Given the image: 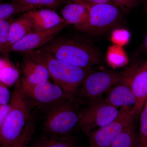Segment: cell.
Masks as SVG:
<instances>
[{
    "instance_id": "6da1fadb",
    "label": "cell",
    "mask_w": 147,
    "mask_h": 147,
    "mask_svg": "<svg viewBox=\"0 0 147 147\" xmlns=\"http://www.w3.org/2000/svg\"><path fill=\"white\" fill-rule=\"evenodd\" d=\"M24 54L26 57L44 65L54 84L63 90L71 101L74 99L79 86L82 85L90 71V69L80 68L66 63L39 49Z\"/></svg>"
},
{
    "instance_id": "7a4b0ae2",
    "label": "cell",
    "mask_w": 147,
    "mask_h": 147,
    "mask_svg": "<svg viewBox=\"0 0 147 147\" xmlns=\"http://www.w3.org/2000/svg\"><path fill=\"white\" fill-rule=\"evenodd\" d=\"M38 49L66 63L85 69H90L100 62V54L94 46L76 38L55 37Z\"/></svg>"
},
{
    "instance_id": "3957f363",
    "label": "cell",
    "mask_w": 147,
    "mask_h": 147,
    "mask_svg": "<svg viewBox=\"0 0 147 147\" xmlns=\"http://www.w3.org/2000/svg\"><path fill=\"white\" fill-rule=\"evenodd\" d=\"M10 108L0 128V146L11 147L21 136L31 117L32 105L22 89L20 79L15 84L10 98Z\"/></svg>"
},
{
    "instance_id": "277c9868",
    "label": "cell",
    "mask_w": 147,
    "mask_h": 147,
    "mask_svg": "<svg viewBox=\"0 0 147 147\" xmlns=\"http://www.w3.org/2000/svg\"><path fill=\"white\" fill-rule=\"evenodd\" d=\"M71 102L61 101L46 109L44 127L50 135L69 136L78 126L80 112L77 111Z\"/></svg>"
},
{
    "instance_id": "5b68a950",
    "label": "cell",
    "mask_w": 147,
    "mask_h": 147,
    "mask_svg": "<svg viewBox=\"0 0 147 147\" xmlns=\"http://www.w3.org/2000/svg\"><path fill=\"white\" fill-rule=\"evenodd\" d=\"M88 7V18L79 30L88 34L96 35L104 33L115 28L122 19V11L113 3L98 4Z\"/></svg>"
},
{
    "instance_id": "8992f818",
    "label": "cell",
    "mask_w": 147,
    "mask_h": 147,
    "mask_svg": "<svg viewBox=\"0 0 147 147\" xmlns=\"http://www.w3.org/2000/svg\"><path fill=\"white\" fill-rule=\"evenodd\" d=\"M20 82L24 93L32 106L46 110L61 101L70 100L63 90L54 83L47 82L33 84L23 77Z\"/></svg>"
},
{
    "instance_id": "52a82bcc",
    "label": "cell",
    "mask_w": 147,
    "mask_h": 147,
    "mask_svg": "<svg viewBox=\"0 0 147 147\" xmlns=\"http://www.w3.org/2000/svg\"><path fill=\"white\" fill-rule=\"evenodd\" d=\"M118 108L113 107L104 99L92 100L89 106L79 113L78 126L87 134L105 126L114 120L118 115Z\"/></svg>"
},
{
    "instance_id": "ba28073f",
    "label": "cell",
    "mask_w": 147,
    "mask_h": 147,
    "mask_svg": "<svg viewBox=\"0 0 147 147\" xmlns=\"http://www.w3.org/2000/svg\"><path fill=\"white\" fill-rule=\"evenodd\" d=\"M135 117L134 108H120L118 115L114 120L88 134L89 146L110 147L116 138Z\"/></svg>"
},
{
    "instance_id": "9c48e42d",
    "label": "cell",
    "mask_w": 147,
    "mask_h": 147,
    "mask_svg": "<svg viewBox=\"0 0 147 147\" xmlns=\"http://www.w3.org/2000/svg\"><path fill=\"white\" fill-rule=\"evenodd\" d=\"M131 68L123 72L110 70L90 71L82 84V95L91 101L97 99L125 77Z\"/></svg>"
},
{
    "instance_id": "30bf717a",
    "label": "cell",
    "mask_w": 147,
    "mask_h": 147,
    "mask_svg": "<svg viewBox=\"0 0 147 147\" xmlns=\"http://www.w3.org/2000/svg\"><path fill=\"white\" fill-rule=\"evenodd\" d=\"M68 26L66 22L53 28L42 31H32L18 42L2 51L3 53H25L39 49L57 36Z\"/></svg>"
},
{
    "instance_id": "8fae6325",
    "label": "cell",
    "mask_w": 147,
    "mask_h": 147,
    "mask_svg": "<svg viewBox=\"0 0 147 147\" xmlns=\"http://www.w3.org/2000/svg\"><path fill=\"white\" fill-rule=\"evenodd\" d=\"M133 67L129 73L122 80L112 87L107 92L105 100L110 105L118 108L130 107L134 108L136 105L135 96L130 84L129 76Z\"/></svg>"
},
{
    "instance_id": "7c38bea8",
    "label": "cell",
    "mask_w": 147,
    "mask_h": 147,
    "mask_svg": "<svg viewBox=\"0 0 147 147\" xmlns=\"http://www.w3.org/2000/svg\"><path fill=\"white\" fill-rule=\"evenodd\" d=\"M129 79L136 98L134 111L137 117L140 115L147 100V59L140 65L133 67Z\"/></svg>"
},
{
    "instance_id": "4fadbf2b",
    "label": "cell",
    "mask_w": 147,
    "mask_h": 147,
    "mask_svg": "<svg viewBox=\"0 0 147 147\" xmlns=\"http://www.w3.org/2000/svg\"><path fill=\"white\" fill-rule=\"evenodd\" d=\"M23 14L31 21L34 31L47 30L65 22L62 16L51 9H35Z\"/></svg>"
},
{
    "instance_id": "5bb4252c",
    "label": "cell",
    "mask_w": 147,
    "mask_h": 147,
    "mask_svg": "<svg viewBox=\"0 0 147 147\" xmlns=\"http://www.w3.org/2000/svg\"><path fill=\"white\" fill-rule=\"evenodd\" d=\"M62 17L68 25L79 30L86 23L89 16L88 7L76 2L69 3L61 11Z\"/></svg>"
},
{
    "instance_id": "9a60e30c",
    "label": "cell",
    "mask_w": 147,
    "mask_h": 147,
    "mask_svg": "<svg viewBox=\"0 0 147 147\" xmlns=\"http://www.w3.org/2000/svg\"><path fill=\"white\" fill-rule=\"evenodd\" d=\"M22 71L23 78L31 84L49 82L50 77L44 65L27 57L23 61Z\"/></svg>"
},
{
    "instance_id": "2e32d148",
    "label": "cell",
    "mask_w": 147,
    "mask_h": 147,
    "mask_svg": "<svg viewBox=\"0 0 147 147\" xmlns=\"http://www.w3.org/2000/svg\"><path fill=\"white\" fill-rule=\"evenodd\" d=\"M32 31V21L24 14L17 19L13 20L11 24L8 42L5 49L18 42Z\"/></svg>"
},
{
    "instance_id": "e0dca14e",
    "label": "cell",
    "mask_w": 147,
    "mask_h": 147,
    "mask_svg": "<svg viewBox=\"0 0 147 147\" xmlns=\"http://www.w3.org/2000/svg\"><path fill=\"white\" fill-rule=\"evenodd\" d=\"M110 147H138V137L134 119L121 132Z\"/></svg>"
},
{
    "instance_id": "ac0fdd59",
    "label": "cell",
    "mask_w": 147,
    "mask_h": 147,
    "mask_svg": "<svg viewBox=\"0 0 147 147\" xmlns=\"http://www.w3.org/2000/svg\"><path fill=\"white\" fill-rule=\"evenodd\" d=\"M31 147H78V144L75 138L69 135H50V137L37 140Z\"/></svg>"
},
{
    "instance_id": "d6986e66",
    "label": "cell",
    "mask_w": 147,
    "mask_h": 147,
    "mask_svg": "<svg viewBox=\"0 0 147 147\" xmlns=\"http://www.w3.org/2000/svg\"><path fill=\"white\" fill-rule=\"evenodd\" d=\"M108 64L114 68L121 67L128 63V56L123 47L113 45L108 48L106 55Z\"/></svg>"
},
{
    "instance_id": "ffe728a7",
    "label": "cell",
    "mask_w": 147,
    "mask_h": 147,
    "mask_svg": "<svg viewBox=\"0 0 147 147\" xmlns=\"http://www.w3.org/2000/svg\"><path fill=\"white\" fill-rule=\"evenodd\" d=\"M19 73L13 65L7 61L0 59V82L7 86L16 84Z\"/></svg>"
},
{
    "instance_id": "44dd1931",
    "label": "cell",
    "mask_w": 147,
    "mask_h": 147,
    "mask_svg": "<svg viewBox=\"0 0 147 147\" xmlns=\"http://www.w3.org/2000/svg\"><path fill=\"white\" fill-rule=\"evenodd\" d=\"M18 4L24 13L40 9L55 8L60 5L62 0H13Z\"/></svg>"
},
{
    "instance_id": "7402d4cb",
    "label": "cell",
    "mask_w": 147,
    "mask_h": 147,
    "mask_svg": "<svg viewBox=\"0 0 147 147\" xmlns=\"http://www.w3.org/2000/svg\"><path fill=\"white\" fill-rule=\"evenodd\" d=\"M35 121L32 116L27 123L23 133L11 147H27L31 140L35 129Z\"/></svg>"
},
{
    "instance_id": "603a6c76",
    "label": "cell",
    "mask_w": 147,
    "mask_h": 147,
    "mask_svg": "<svg viewBox=\"0 0 147 147\" xmlns=\"http://www.w3.org/2000/svg\"><path fill=\"white\" fill-rule=\"evenodd\" d=\"M140 115L138 147H147V100Z\"/></svg>"
},
{
    "instance_id": "cb8c5ba5",
    "label": "cell",
    "mask_w": 147,
    "mask_h": 147,
    "mask_svg": "<svg viewBox=\"0 0 147 147\" xmlns=\"http://www.w3.org/2000/svg\"><path fill=\"white\" fill-rule=\"evenodd\" d=\"M131 38L130 33L127 29L117 28L112 31L110 40L114 45L123 47L126 45Z\"/></svg>"
},
{
    "instance_id": "d4e9b609",
    "label": "cell",
    "mask_w": 147,
    "mask_h": 147,
    "mask_svg": "<svg viewBox=\"0 0 147 147\" xmlns=\"http://www.w3.org/2000/svg\"><path fill=\"white\" fill-rule=\"evenodd\" d=\"M13 19L10 18L0 21V52L5 49L8 42L9 28Z\"/></svg>"
},
{
    "instance_id": "484cf974",
    "label": "cell",
    "mask_w": 147,
    "mask_h": 147,
    "mask_svg": "<svg viewBox=\"0 0 147 147\" xmlns=\"http://www.w3.org/2000/svg\"><path fill=\"white\" fill-rule=\"evenodd\" d=\"M123 12H127L137 5L141 0H110Z\"/></svg>"
},
{
    "instance_id": "4316f807",
    "label": "cell",
    "mask_w": 147,
    "mask_h": 147,
    "mask_svg": "<svg viewBox=\"0 0 147 147\" xmlns=\"http://www.w3.org/2000/svg\"><path fill=\"white\" fill-rule=\"evenodd\" d=\"M11 96L7 87L0 82V105L8 104Z\"/></svg>"
},
{
    "instance_id": "83f0119b",
    "label": "cell",
    "mask_w": 147,
    "mask_h": 147,
    "mask_svg": "<svg viewBox=\"0 0 147 147\" xmlns=\"http://www.w3.org/2000/svg\"><path fill=\"white\" fill-rule=\"evenodd\" d=\"M74 2L79 3L87 7L100 3H113L110 0H72Z\"/></svg>"
},
{
    "instance_id": "f1b7e54d",
    "label": "cell",
    "mask_w": 147,
    "mask_h": 147,
    "mask_svg": "<svg viewBox=\"0 0 147 147\" xmlns=\"http://www.w3.org/2000/svg\"><path fill=\"white\" fill-rule=\"evenodd\" d=\"M10 108L9 104L0 105V128L3 125Z\"/></svg>"
},
{
    "instance_id": "f546056e",
    "label": "cell",
    "mask_w": 147,
    "mask_h": 147,
    "mask_svg": "<svg viewBox=\"0 0 147 147\" xmlns=\"http://www.w3.org/2000/svg\"><path fill=\"white\" fill-rule=\"evenodd\" d=\"M146 7L147 10V0H146ZM144 48L145 51L147 53V33L145 37L144 40Z\"/></svg>"
},
{
    "instance_id": "4dcf8cb0",
    "label": "cell",
    "mask_w": 147,
    "mask_h": 147,
    "mask_svg": "<svg viewBox=\"0 0 147 147\" xmlns=\"http://www.w3.org/2000/svg\"><path fill=\"white\" fill-rule=\"evenodd\" d=\"M89 147H92L90 146H89Z\"/></svg>"
}]
</instances>
